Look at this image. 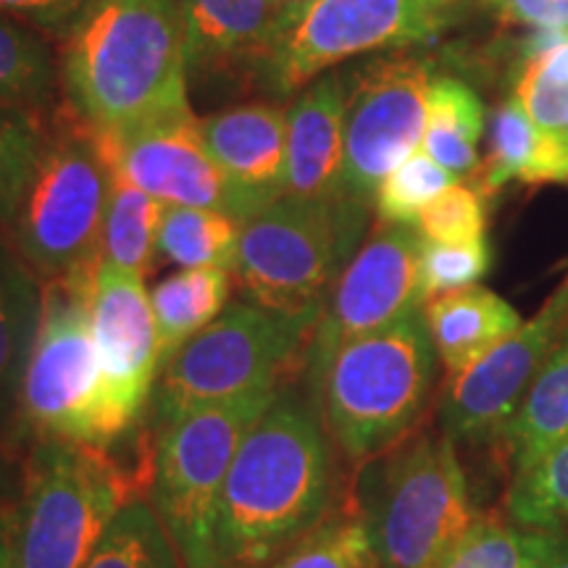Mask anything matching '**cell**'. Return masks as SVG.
<instances>
[{
  "instance_id": "10",
  "label": "cell",
  "mask_w": 568,
  "mask_h": 568,
  "mask_svg": "<svg viewBox=\"0 0 568 568\" xmlns=\"http://www.w3.org/2000/svg\"><path fill=\"white\" fill-rule=\"evenodd\" d=\"M98 274L42 282L38 335L21 387V439H63L111 450L105 429L103 376L92 343L90 303Z\"/></svg>"
},
{
  "instance_id": "3",
  "label": "cell",
  "mask_w": 568,
  "mask_h": 568,
  "mask_svg": "<svg viewBox=\"0 0 568 568\" xmlns=\"http://www.w3.org/2000/svg\"><path fill=\"white\" fill-rule=\"evenodd\" d=\"M437 351L424 308L332 355L308 397L332 439L366 464L410 435L435 387Z\"/></svg>"
},
{
  "instance_id": "16",
  "label": "cell",
  "mask_w": 568,
  "mask_h": 568,
  "mask_svg": "<svg viewBox=\"0 0 568 568\" xmlns=\"http://www.w3.org/2000/svg\"><path fill=\"white\" fill-rule=\"evenodd\" d=\"M92 132L101 161L122 169L161 203L222 211L243 224L240 197L205 148L203 124L193 109L126 132L98 126Z\"/></svg>"
},
{
  "instance_id": "11",
  "label": "cell",
  "mask_w": 568,
  "mask_h": 568,
  "mask_svg": "<svg viewBox=\"0 0 568 568\" xmlns=\"http://www.w3.org/2000/svg\"><path fill=\"white\" fill-rule=\"evenodd\" d=\"M372 211L339 197L282 195L240 230L234 276L247 301L274 311L324 305L332 282L364 240Z\"/></svg>"
},
{
  "instance_id": "8",
  "label": "cell",
  "mask_w": 568,
  "mask_h": 568,
  "mask_svg": "<svg viewBox=\"0 0 568 568\" xmlns=\"http://www.w3.org/2000/svg\"><path fill=\"white\" fill-rule=\"evenodd\" d=\"M109 172L92 124L67 103L48 130L6 237L42 282L103 266Z\"/></svg>"
},
{
  "instance_id": "4",
  "label": "cell",
  "mask_w": 568,
  "mask_h": 568,
  "mask_svg": "<svg viewBox=\"0 0 568 568\" xmlns=\"http://www.w3.org/2000/svg\"><path fill=\"white\" fill-rule=\"evenodd\" d=\"M382 568H432L477 521L456 443L418 435L366 460L358 514Z\"/></svg>"
},
{
  "instance_id": "13",
  "label": "cell",
  "mask_w": 568,
  "mask_h": 568,
  "mask_svg": "<svg viewBox=\"0 0 568 568\" xmlns=\"http://www.w3.org/2000/svg\"><path fill=\"white\" fill-rule=\"evenodd\" d=\"M422 243L416 224L379 222L368 234L324 297L322 318L303 361L305 385H314L345 343L424 308L418 295Z\"/></svg>"
},
{
  "instance_id": "23",
  "label": "cell",
  "mask_w": 568,
  "mask_h": 568,
  "mask_svg": "<svg viewBox=\"0 0 568 568\" xmlns=\"http://www.w3.org/2000/svg\"><path fill=\"white\" fill-rule=\"evenodd\" d=\"M109 172L101 255L103 264L119 266L145 280L159 255V230L166 203L140 190L122 169L103 163Z\"/></svg>"
},
{
  "instance_id": "28",
  "label": "cell",
  "mask_w": 568,
  "mask_h": 568,
  "mask_svg": "<svg viewBox=\"0 0 568 568\" xmlns=\"http://www.w3.org/2000/svg\"><path fill=\"white\" fill-rule=\"evenodd\" d=\"M506 510L524 531L568 535V437L514 471Z\"/></svg>"
},
{
  "instance_id": "40",
  "label": "cell",
  "mask_w": 568,
  "mask_h": 568,
  "mask_svg": "<svg viewBox=\"0 0 568 568\" xmlns=\"http://www.w3.org/2000/svg\"><path fill=\"white\" fill-rule=\"evenodd\" d=\"M21 489V471L13 464L6 447H0V506H11L17 503Z\"/></svg>"
},
{
  "instance_id": "41",
  "label": "cell",
  "mask_w": 568,
  "mask_h": 568,
  "mask_svg": "<svg viewBox=\"0 0 568 568\" xmlns=\"http://www.w3.org/2000/svg\"><path fill=\"white\" fill-rule=\"evenodd\" d=\"M13 506H0V568H11L13 550Z\"/></svg>"
},
{
  "instance_id": "22",
  "label": "cell",
  "mask_w": 568,
  "mask_h": 568,
  "mask_svg": "<svg viewBox=\"0 0 568 568\" xmlns=\"http://www.w3.org/2000/svg\"><path fill=\"white\" fill-rule=\"evenodd\" d=\"M424 318L447 376L464 372L521 326L514 305L477 284L426 301Z\"/></svg>"
},
{
  "instance_id": "15",
  "label": "cell",
  "mask_w": 568,
  "mask_h": 568,
  "mask_svg": "<svg viewBox=\"0 0 568 568\" xmlns=\"http://www.w3.org/2000/svg\"><path fill=\"white\" fill-rule=\"evenodd\" d=\"M92 343L103 376L111 447L148 418L161 372V345L151 293L142 276L103 264L90 303Z\"/></svg>"
},
{
  "instance_id": "26",
  "label": "cell",
  "mask_w": 568,
  "mask_h": 568,
  "mask_svg": "<svg viewBox=\"0 0 568 568\" xmlns=\"http://www.w3.org/2000/svg\"><path fill=\"white\" fill-rule=\"evenodd\" d=\"M568 437V335L558 351L550 355L548 366L539 372L535 385L524 395L521 406L506 429L500 443H506L514 471L542 456L548 447Z\"/></svg>"
},
{
  "instance_id": "30",
  "label": "cell",
  "mask_w": 568,
  "mask_h": 568,
  "mask_svg": "<svg viewBox=\"0 0 568 568\" xmlns=\"http://www.w3.org/2000/svg\"><path fill=\"white\" fill-rule=\"evenodd\" d=\"M59 69L30 27L0 17V103L40 111L51 105Z\"/></svg>"
},
{
  "instance_id": "14",
  "label": "cell",
  "mask_w": 568,
  "mask_h": 568,
  "mask_svg": "<svg viewBox=\"0 0 568 568\" xmlns=\"http://www.w3.org/2000/svg\"><path fill=\"white\" fill-rule=\"evenodd\" d=\"M568 335V272L529 322L456 376H447L439 424L453 443L500 439L524 395Z\"/></svg>"
},
{
  "instance_id": "32",
  "label": "cell",
  "mask_w": 568,
  "mask_h": 568,
  "mask_svg": "<svg viewBox=\"0 0 568 568\" xmlns=\"http://www.w3.org/2000/svg\"><path fill=\"white\" fill-rule=\"evenodd\" d=\"M38 111L0 103V232L9 230L45 142Z\"/></svg>"
},
{
  "instance_id": "9",
  "label": "cell",
  "mask_w": 568,
  "mask_h": 568,
  "mask_svg": "<svg viewBox=\"0 0 568 568\" xmlns=\"http://www.w3.org/2000/svg\"><path fill=\"white\" fill-rule=\"evenodd\" d=\"M274 393L276 387L190 410L153 432L148 493L182 568H219L216 521L226 474Z\"/></svg>"
},
{
  "instance_id": "20",
  "label": "cell",
  "mask_w": 568,
  "mask_h": 568,
  "mask_svg": "<svg viewBox=\"0 0 568 568\" xmlns=\"http://www.w3.org/2000/svg\"><path fill=\"white\" fill-rule=\"evenodd\" d=\"M42 280L0 232V447L17 445L21 387L38 335Z\"/></svg>"
},
{
  "instance_id": "2",
  "label": "cell",
  "mask_w": 568,
  "mask_h": 568,
  "mask_svg": "<svg viewBox=\"0 0 568 568\" xmlns=\"http://www.w3.org/2000/svg\"><path fill=\"white\" fill-rule=\"evenodd\" d=\"M61 84L98 130L126 132L190 109L180 0H90L61 38Z\"/></svg>"
},
{
  "instance_id": "35",
  "label": "cell",
  "mask_w": 568,
  "mask_h": 568,
  "mask_svg": "<svg viewBox=\"0 0 568 568\" xmlns=\"http://www.w3.org/2000/svg\"><path fill=\"white\" fill-rule=\"evenodd\" d=\"M493 251L487 237L471 240V243H422V258H418V295L422 303L432 297L453 293L477 284L489 272Z\"/></svg>"
},
{
  "instance_id": "5",
  "label": "cell",
  "mask_w": 568,
  "mask_h": 568,
  "mask_svg": "<svg viewBox=\"0 0 568 568\" xmlns=\"http://www.w3.org/2000/svg\"><path fill=\"white\" fill-rule=\"evenodd\" d=\"M322 308L274 311L253 301L226 305L161 368L145 422L155 432L190 410L280 387L290 368H303Z\"/></svg>"
},
{
  "instance_id": "39",
  "label": "cell",
  "mask_w": 568,
  "mask_h": 568,
  "mask_svg": "<svg viewBox=\"0 0 568 568\" xmlns=\"http://www.w3.org/2000/svg\"><path fill=\"white\" fill-rule=\"evenodd\" d=\"M524 568H568V535L529 531V556Z\"/></svg>"
},
{
  "instance_id": "33",
  "label": "cell",
  "mask_w": 568,
  "mask_h": 568,
  "mask_svg": "<svg viewBox=\"0 0 568 568\" xmlns=\"http://www.w3.org/2000/svg\"><path fill=\"white\" fill-rule=\"evenodd\" d=\"M453 184H458L456 174L439 166L432 155L416 151L379 184L374 211L379 222L416 224L426 205L443 195L445 190H450Z\"/></svg>"
},
{
  "instance_id": "18",
  "label": "cell",
  "mask_w": 568,
  "mask_h": 568,
  "mask_svg": "<svg viewBox=\"0 0 568 568\" xmlns=\"http://www.w3.org/2000/svg\"><path fill=\"white\" fill-rule=\"evenodd\" d=\"M347 82L343 74L316 77L287 109V176L284 195L305 201L337 197L343 172Z\"/></svg>"
},
{
  "instance_id": "25",
  "label": "cell",
  "mask_w": 568,
  "mask_h": 568,
  "mask_svg": "<svg viewBox=\"0 0 568 568\" xmlns=\"http://www.w3.org/2000/svg\"><path fill=\"white\" fill-rule=\"evenodd\" d=\"M485 134V103L477 90L453 77H437L429 88L422 148L456 176L479 169V140Z\"/></svg>"
},
{
  "instance_id": "37",
  "label": "cell",
  "mask_w": 568,
  "mask_h": 568,
  "mask_svg": "<svg viewBox=\"0 0 568 568\" xmlns=\"http://www.w3.org/2000/svg\"><path fill=\"white\" fill-rule=\"evenodd\" d=\"M90 0H0V17L63 38Z\"/></svg>"
},
{
  "instance_id": "38",
  "label": "cell",
  "mask_w": 568,
  "mask_h": 568,
  "mask_svg": "<svg viewBox=\"0 0 568 568\" xmlns=\"http://www.w3.org/2000/svg\"><path fill=\"white\" fill-rule=\"evenodd\" d=\"M500 24L568 32V0H479Z\"/></svg>"
},
{
  "instance_id": "7",
  "label": "cell",
  "mask_w": 568,
  "mask_h": 568,
  "mask_svg": "<svg viewBox=\"0 0 568 568\" xmlns=\"http://www.w3.org/2000/svg\"><path fill=\"white\" fill-rule=\"evenodd\" d=\"M464 0H284L251 77L268 95L308 88L339 61L437 40Z\"/></svg>"
},
{
  "instance_id": "31",
  "label": "cell",
  "mask_w": 568,
  "mask_h": 568,
  "mask_svg": "<svg viewBox=\"0 0 568 568\" xmlns=\"http://www.w3.org/2000/svg\"><path fill=\"white\" fill-rule=\"evenodd\" d=\"M266 568H382L358 516H326Z\"/></svg>"
},
{
  "instance_id": "29",
  "label": "cell",
  "mask_w": 568,
  "mask_h": 568,
  "mask_svg": "<svg viewBox=\"0 0 568 568\" xmlns=\"http://www.w3.org/2000/svg\"><path fill=\"white\" fill-rule=\"evenodd\" d=\"M84 568H182V560L151 500L138 495L113 516Z\"/></svg>"
},
{
  "instance_id": "36",
  "label": "cell",
  "mask_w": 568,
  "mask_h": 568,
  "mask_svg": "<svg viewBox=\"0 0 568 568\" xmlns=\"http://www.w3.org/2000/svg\"><path fill=\"white\" fill-rule=\"evenodd\" d=\"M487 195L477 187L453 184L418 216V232L432 243H471L487 234Z\"/></svg>"
},
{
  "instance_id": "12",
  "label": "cell",
  "mask_w": 568,
  "mask_h": 568,
  "mask_svg": "<svg viewBox=\"0 0 568 568\" xmlns=\"http://www.w3.org/2000/svg\"><path fill=\"white\" fill-rule=\"evenodd\" d=\"M432 74L422 59L393 55L347 82L339 201L372 211L379 184L422 145Z\"/></svg>"
},
{
  "instance_id": "24",
  "label": "cell",
  "mask_w": 568,
  "mask_h": 568,
  "mask_svg": "<svg viewBox=\"0 0 568 568\" xmlns=\"http://www.w3.org/2000/svg\"><path fill=\"white\" fill-rule=\"evenodd\" d=\"M230 274L224 268H182L151 290L161 368L184 343L224 314L232 287Z\"/></svg>"
},
{
  "instance_id": "27",
  "label": "cell",
  "mask_w": 568,
  "mask_h": 568,
  "mask_svg": "<svg viewBox=\"0 0 568 568\" xmlns=\"http://www.w3.org/2000/svg\"><path fill=\"white\" fill-rule=\"evenodd\" d=\"M243 224L230 213L166 205L159 230V255L180 268H224L234 272Z\"/></svg>"
},
{
  "instance_id": "1",
  "label": "cell",
  "mask_w": 568,
  "mask_h": 568,
  "mask_svg": "<svg viewBox=\"0 0 568 568\" xmlns=\"http://www.w3.org/2000/svg\"><path fill=\"white\" fill-rule=\"evenodd\" d=\"M329 432L311 397L276 387L226 474L216 521L219 568H266L326 518Z\"/></svg>"
},
{
  "instance_id": "19",
  "label": "cell",
  "mask_w": 568,
  "mask_h": 568,
  "mask_svg": "<svg viewBox=\"0 0 568 568\" xmlns=\"http://www.w3.org/2000/svg\"><path fill=\"white\" fill-rule=\"evenodd\" d=\"M187 74H224L251 67L284 0H180Z\"/></svg>"
},
{
  "instance_id": "17",
  "label": "cell",
  "mask_w": 568,
  "mask_h": 568,
  "mask_svg": "<svg viewBox=\"0 0 568 568\" xmlns=\"http://www.w3.org/2000/svg\"><path fill=\"white\" fill-rule=\"evenodd\" d=\"M203 140L243 209V224L284 195L287 176V111L245 103L203 119Z\"/></svg>"
},
{
  "instance_id": "21",
  "label": "cell",
  "mask_w": 568,
  "mask_h": 568,
  "mask_svg": "<svg viewBox=\"0 0 568 568\" xmlns=\"http://www.w3.org/2000/svg\"><path fill=\"white\" fill-rule=\"evenodd\" d=\"M479 172V190L487 197L510 182L539 187L568 182V134L535 124L518 98H508L493 116L489 153Z\"/></svg>"
},
{
  "instance_id": "34",
  "label": "cell",
  "mask_w": 568,
  "mask_h": 568,
  "mask_svg": "<svg viewBox=\"0 0 568 568\" xmlns=\"http://www.w3.org/2000/svg\"><path fill=\"white\" fill-rule=\"evenodd\" d=\"M527 556L529 531L495 516H477L471 529L432 568H524Z\"/></svg>"
},
{
  "instance_id": "6",
  "label": "cell",
  "mask_w": 568,
  "mask_h": 568,
  "mask_svg": "<svg viewBox=\"0 0 568 568\" xmlns=\"http://www.w3.org/2000/svg\"><path fill=\"white\" fill-rule=\"evenodd\" d=\"M138 485L109 450L38 439L21 466L11 568H84Z\"/></svg>"
}]
</instances>
